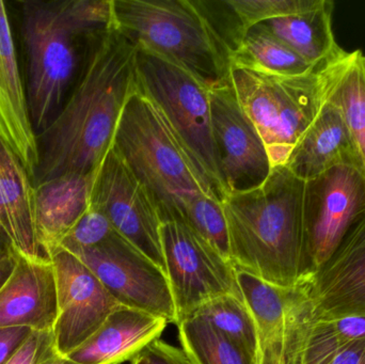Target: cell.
I'll return each instance as SVG.
<instances>
[{
    "instance_id": "1",
    "label": "cell",
    "mask_w": 365,
    "mask_h": 364,
    "mask_svg": "<svg viewBox=\"0 0 365 364\" xmlns=\"http://www.w3.org/2000/svg\"><path fill=\"white\" fill-rule=\"evenodd\" d=\"M139 89L136 46L113 28L92 45L63 106L38 135L34 186L62 175L96 173Z\"/></svg>"
},
{
    "instance_id": "2",
    "label": "cell",
    "mask_w": 365,
    "mask_h": 364,
    "mask_svg": "<svg viewBox=\"0 0 365 364\" xmlns=\"http://www.w3.org/2000/svg\"><path fill=\"white\" fill-rule=\"evenodd\" d=\"M28 104L36 135L63 106L98 38L115 28L113 0L21 2Z\"/></svg>"
},
{
    "instance_id": "3",
    "label": "cell",
    "mask_w": 365,
    "mask_h": 364,
    "mask_svg": "<svg viewBox=\"0 0 365 364\" xmlns=\"http://www.w3.org/2000/svg\"><path fill=\"white\" fill-rule=\"evenodd\" d=\"M304 184L287 167H274L259 187L225 198L230 260L236 269L285 288L302 284Z\"/></svg>"
},
{
    "instance_id": "4",
    "label": "cell",
    "mask_w": 365,
    "mask_h": 364,
    "mask_svg": "<svg viewBox=\"0 0 365 364\" xmlns=\"http://www.w3.org/2000/svg\"><path fill=\"white\" fill-rule=\"evenodd\" d=\"M113 14L137 49L181 66L210 89L231 81L229 53L195 0H113Z\"/></svg>"
},
{
    "instance_id": "5",
    "label": "cell",
    "mask_w": 365,
    "mask_h": 364,
    "mask_svg": "<svg viewBox=\"0 0 365 364\" xmlns=\"http://www.w3.org/2000/svg\"><path fill=\"white\" fill-rule=\"evenodd\" d=\"M113 147L149 192L163 224L181 222L182 205L192 197H212L168 122L141 88L122 113Z\"/></svg>"
},
{
    "instance_id": "6",
    "label": "cell",
    "mask_w": 365,
    "mask_h": 364,
    "mask_svg": "<svg viewBox=\"0 0 365 364\" xmlns=\"http://www.w3.org/2000/svg\"><path fill=\"white\" fill-rule=\"evenodd\" d=\"M349 51L299 76H281L231 66L240 106L261 135L272 168L284 166L295 145L327 100Z\"/></svg>"
},
{
    "instance_id": "7",
    "label": "cell",
    "mask_w": 365,
    "mask_h": 364,
    "mask_svg": "<svg viewBox=\"0 0 365 364\" xmlns=\"http://www.w3.org/2000/svg\"><path fill=\"white\" fill-rule=\"evenodd\" d=\"M137 70L143 93L156 105L208 192L227 198L212 139L210 88L181 66L137 49Z\"/></svg>"
},
{
    "instance_id": "8",
    "label": "cell",
    "mask_w": 365,
    "mask_h": 364,
    "mask_svg": "<svg viewBox=\"0 0 365 364\" xmlns=\"http://www.w3.org/2000/svg\"><path fill=\"white\" fill-rule=\"evenodd\" d=\"M365 215V171L340 165L304 184L300 278L308 281Z\"/></svg>"
},
{
    "instance_id": "9",
    "label": "cell",
    "mask_w": 365,
    "mask_h": 364,
    "mask_svg": "<svg viewBox=\"0 0 365 364\" xmlns=\"http://www.w3.org/2000/svg\"><path fill=\"white\" fill-rule=\"evenodd\" d=\"M160 236L178 325L217 297L242 298L231 261L192 229L182 222H164Z\"/></svg>"
},
{
    "instance_id": "10",
    "label": "cell",
    "mask_w": 365,
    "mask_h": 364,
    "mask_svg": "<svg viewBox=\"0 0 365 364\" xmlns=\"http://www.w3.org/2000/svg\"><path fill=\"white\" fill-rule=\"evenodd\" d=\"M68 251L96 276L119 305L163 316L170 324L178 325L173 292L164 269L117 231L92 247Z\"/></svg>"
},
{
    "instance_id": "11",
    "label": "cell",
    "mask_w": 365,
    "mask_h": 364,
    "mask_svg": "<svg viewBox=\"0 0 365 364\" xmlns=\"http://www.w3.org/2000/svg\"><path fill=\"white\" fill-rule=\"evenodd\" d=\"M90 207L165 271L162 220L149 192L111 147L96 172Z\"/></svg>"
},
{
    "instance_id": "12",
    "label": "cell",
    "mask_w": 365,
    "mask_h": 364,
    "mask_svg": "<svg viewBox=\"0 0 365 364\" xmlns=\"http://www.w3.org/2000/svg\"><path fill=\"white\" fill-rule=\"evenodd\" d=\"M210 100L215 152L227 197L259 187L269 177L272 162L231 81L210 89Z\"/></svg>"
},
{
    "instance_id": "13",
    "label": "cell",
    "mask_w": 365,
    "mask_h": 364,
    "mask_svg": "<svg viewBox=\"0 0 365 364\" xmlns=\"http://www.w3.org/2000/svg\"><path fill=\"white\" fill-rule=\"evenodd\" d=\"M51 260L57 286L55 348L66 357L87 342L120 305L96 276L68 250L56 248Z\"/></svg>"
},
{
    "instance_id": "14",
    "label": "cell",
    "mask_w": 365,
    "mask_h": 364,
    "mask_svg": "<svg viewBox=\"0 0 365 364\" xmlns=\"http://www.w3.org/2000/svg\"><path fill=\"white\" fill-rule=\"evenodd\" d=\"M304 284L311 324L365 316V215Z\"/></svg>"
},
{
    "instance_id": "15",
    "label": "cell",
    "mask_w": 365,
    "mask_h": 364,
    "mask_svg": "<svg viewBox=\"0 0 365 364\" xmlns=\"http://www.w3.org/2000/svg\"><path fill=\"white\" fill-rule=\"evenodd\" d=\"M236 279L242 301L257 325L259 346L281 342L287 363L296 364L300 344L311 325L306 284L293 288L276 286L242 269H236Z\"/></svg>"
},
{
    "instance_id": "16",
    "label": "cell",
    "mask_w": 365,
    "mask_h": 364,
    "mask_svg": "<svg viewBox=\"0 0 365 364\" xmlns=\"http://www.w3.org/2000/svg\"><path fill=\"white\" fill-rule=\"evenodd\" d=\"M0 140L34 181L40 162L38 135L17 59L6 4L0 0Z\"/></svg>"
},
{
    "instance_id": "17",
    "label": "cell",
    "mask_w": 365,
    "mask_h": 364,
    "mask_svg": "<svg viewBox=\"0 0 365 364\" xmlns=\"http://www.w3.org/2000/svg\"><path fill=\"white\" fill-rule=\"evenodd\" d=\"M57 312L51 261L30 260L16 254L14 269L0 288V328L26 327L53 333Z\"/></svg>"
},
{
    "instance_id": "18",
    "label": "cell",
    "mask_w": 365,
    "mask_h": 364,
    "mask_svg": "<svg viewBox=\"0 0 365 364\" xmlns=\"http://www.w3.org/2000/svg\"><path fill=\"white\" fill-rule=\"evenodd\" d=\"M167 318L120 305L98 331L68 357L77 364H121L133 361L160 340Z\"/></svg>"
},
{
    "instance_id": "19",
    "label": "cell",
    "mask_w": 365,
    "mask_h": 364,
    "mask_svg": "<svg viewBox=\"0 0 365 364\" xmlns=\"http://www.w3.org/2000/svg\"><path fill=\"white\" fill-rule=\"evenodd\" d=\"M340 165H357L364 168L340 111L326 100L284 166L298 179L307 182Z\"/></svg>"
},
{
    "instance_id": "20",
    "label": "cell",
    "mask_w": 365,
    "mask_h": 364,
    "mask_svg": "<svg viewBox=\"0 0 365 364\" xmlns=\"http://www.w3.org/2000/svg\"><path fill=\"white\" fill-rule=\"evenodd\" d=\"M96 172L62 175L36 186V235L49 256L89 209Z\"/></svg>"
},
{
    "instance_id": "21",
    "label": "cell",
    "mask_w": 365,
    "mask_h": 364,
    "mask_svg": "<svg viewBox=\"0 0 365 364\" xmlns=\"http://www.w3.org/2000/svg\"><path fill=\"white\" fill-rule=\"evenodd\" d=\"M0 188L6 219V241L16 254L51 262L36 230V186L25 167L0 140Z\"/></svg>"
},
{
    "instance_id": "22",
    "label": "cell",
    "mask_w": 365,
    "mask_h": 364,
    "mask_svg": "<svg viewBox=\"0 0 365 364\" xmlns=\"http://www.w3.org/2000/svg\"><path fill=\"white\" fill-rule=\"evenodd\" d=\"M332 13L334 2L322 0L312 10L270 19L261 25L309 63L319 66L346 53L334 38Z\"/></svg>"
},
{
    "instance_id": "23",
    "label": "cell",
    "mask_w": 365,
    "mask_h": 364,
    "mask_svg": "<svg viewBox=\"0 0 365 364\" xmlns=\"http://www.w3.org/2000/svg\"><path fill=\"white\" fill-rule=\"evenodd\" d=\"M230 63L231 66L281 76H299L317 68L300 57L261 24L247 30L230 55Z\"/></svg>"
},
{
    "instance_id": "24",
    "label": "cell",
    "mask_w": 365,
    "mask_h": 364,
    "mask_svg": "<svg viewBox=\"0 0 365 364\" xmlns=\"http://www.w3.org/2000/svg\"><path fill=\"white\" fill-rule=\"evenodd\" d=\"M351 132L365 171V66L361 51L349 53L327 94Z\"/></svg>"
},
{
    "instance_id": "25",
    "label": "cell",
    "mask_w": 365,
    "mask_h": 364,
    "mask_svg": "<svg viewBox=\"0 0 365 364\" xmlns=\"http://www.w3.org/2000/svg\"><path fill=\"white\" fill-rule=\"evenodd\" d=\"M178 329L182 350L193 364H259V356L200 316L182 321Z\"/></svg>"
},
{
    "instance_id": "26",
    "label": "cell",
    "mask_w": 365,
    "mask_h": 364,
    "mask_svg": "<svg viewBox=\"0 0 365 364\" xmlns=\"http://www.w3.org/2000/svg\"><path fill=\"white\" fill-rule=\"evenodd\" d=\"M365 339V316L321 321L311 324L298 350L296 364H322Z\"/></svg>"
},
{
    "instance_id": "27",
    "label": "cell",
    "mask_w": 365,
    "mask_h": 364,
    "mask_svg": "<svg viewBox=\"0 0 365 364\" xmlns=\"http://www.w3.org/2000/svg\"><path fill=\"white\" fill-rule=\"evenodd\" d=\"M192 316L204 318L215 329L259 356L261 346L257 325L240 297L235 295L217 297L201 306Z\"/></svg>"
},
{
    "instance_id": "28",
    "label": "cell",
    "mask_w": 365,
    "mask_h": 364,
    "mask_svg": "<svg viewBox=\"0 0 365 364\" xmlns=\"http://www.w3.org/2000/svg\"><path fill=\"white\" fill-rule=\"evenodd\" d=\"M180 222L192 229L230 260L229 232L220 201L206 194L192 197L182 205Z\"/></svg>"
},
{
    "instance_id": "29",
    "label": "cell",
    "mask_w": 365,
    "mask_h": 364,
    "mask_svg": "<svg viewBox=\"0 0 365 364\" xmlns=\"http://www.w3.org/2000/svg\"><path fill=\"white\" fill-rule=\"evenodd\" d=\"M115 229L98 209L90 207L74 228L64 237L59 247L66 250L92 247L104 241Z\"/></svg>"
},
{
    "instance_id": "30",
    "label": "cell",
    "mask_w": 365,
    "mask_h": 364,
    "mask_svg": "<svg viewBox=\"0 0 365 364\" xmlns=\"http://www.w3.org/2000/svg\"><path fill=\"white\" fill-rule=\"evenodd\" d=\"M55 350L53 331H32L4 364H40Z\"/></svg>"
},
{
    "instance_id": "31",
    "label": "cell",
    "mask_w": 365,
    "mask_h": 364,
    "mask_svg": "<svg viewBox=\"0 0 365 364\" xmlns=\"http://www.w3.org/2000/svg\"><path fill=\"white\" fill-rule=\"evenodd\" d=\"M141 354L150 364H193L182 348L171 345L160 339L150 344Z\"/></svg>"
},
{
    "instance_id": "32",
    "label": "cell",
    "mask_w": 365,
    "mask_h": 364,
    "mask_svg": "<svg viewBox=\"0 0 365 364\" xmlns=\"http://www.w3.org/2000/svg\"><path fill=\"white\" fill-rule=\"evenodd\" d=\"M26 327L0 328V364H4L32 333Z\"/></svg>"
},
{
    "instance_id": "33",
    "label": "cell",
    "mask_w": 365,
    "mask_h": 364,
    "mask_svg": "<svg viewBox=\"0 0 365 364\" xmlns=\"http://www.w3.org/2000/svg\"><path fill=\"white\" fill-rule=\"evenodd\" d=\"M322 364H365V339L351 344Z\"/></svg>"
},
{
    "instance_id": "34",
    "label": "cell",
    "mask_w": 365,
    "mask_h": 364,
    "mask_svg": "<svg viewBox=\"0 0 365 364\" xmlns=\"http://www.w3.org/2000/svg\"><path fill=\"white\" fill-rule=\"evenodd\" d=\"M259 364H289L285 357L284 345L279 341H270L262 345Z\"/></svg>"
},
{
    "instance_id": "35",
    "label": "cell",
    "mask_w": 365,
    "mask_h": 364,
    "mask_svg": "<svg viewBox=\"0 0 365 364\" xmlns=\"http://www.w3.org/2000/svg\"><path fill=\"white\" fill-rule=\"evenodd\" d=\"M15 262H16V252L10 258L4 260V262L0 263V288L4 286L6 280L8 279L9 276L12 273L14 269Z\"/></svg>"
},
{
    "instance_id": "36",
    "label": "cell",
    "mask_w": 365,
    "mask_h": 364,
    "mask_svg": "<svg viewBox=\"0 0 365 364\" xmlns=\"http://www.w3.org/2000/svg\"><path fill=\"white\" fill-rule=\"evenodd\" d=\"M40 364H77L73 363L72 360L68 358V357L61 356L58 354L57 350L51 353L48 357L44 359Z\"/></svg>"
},
{
    "instance_id": "37",
    "label": "cell",
    "mask_w": 365,
    "mask_h": 364,
    "mask_svg": "<svg viewBox=\"0 0 365 364\" xmlns=\"http://www.w3.org/2000/svg\"><path fill=\"white\" fill-rule=\"evenodd\" d=\"M15 254L14 249L11 247L10 244L4 239H0V263L4 262L6 259Z\"/></svg>"
},
{
    "instance_id": "38",
    "label": "cell",
    "mask_w": 365,
    "mask_h": 364,
    "mask_svg": "<svg viewBox=\"0 0 365 364\" xmlns=\"http://www.w3.org/2000/svg\"><path fill=\"white\" fill-rule=\"evenodd\" d=\"M130 364H150L149 361H148V359L145 358V356H143V354L139 355L138 357H137L136 359H134V360L132 361V363Z\"/></svg>"
},
{
    "instance_id": "39",
    "label": "cell",
    "mask_w": 365,
    "mask_h": 364,
    "mask_svg": "<svg viewBox=\"0 0 365 364\" xmlns=\"http://www.w3.org/2000/svg\"><path fill=\"white\" fill-rule=\"evenodd\" d=\"M364 66H365V56H364Z\"/></svg>"
}]
</instances>
